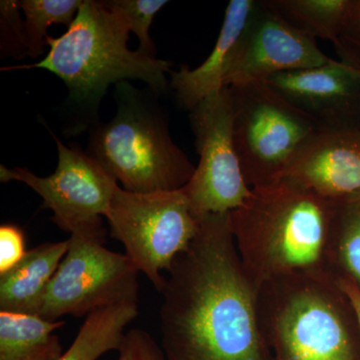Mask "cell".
<instances>
[{"label":"cell","mask_w":360,"mask_h":360,"mask_svg":"<svg viewBox=\"0 0 360 360\" xmlns=\"http://www.w3.org/2000/svg\"><path fill=\"white\" fill-rule=\"evenodd\" d=\"M167 274L160 292L165 360H272L231 212L200 219L195 238Z\"/></svg>","instance_id":"cell-1"},{"label":"cell","mask_w":360,"mask_h":360,"mask_svg":"<svg viewBox=\"0 0 360 360\" xmlns=\"http://www.w3.org/2000/svg\"><path fill=\"white\" fill-rule=\"evenodd\" d=\"M335 210V201L293 180L251 188L248 200L231 212V222L239 257L255 285L290 274L331 276Z\"/></svg>","instance_id":"cell-2"},{"label":"cell","mask_w":360,"mask_h":360,"mask_svg":"<svg viewBox=\"0 0 360 360\" xmlns=\"http://www.w3.org/2000/svg\"><path fill=\"white\" fill-rule=\"evenodd\" d=\"M129 27L124 15L108 1L84 0L68 30L47 37L49 51L32 65L7 70H49L65 82L70 101L94 115L111 84L127 79L141 80L153 91L167 87L172 61L146 56L127 47Z\"/></svg>","instance_id":"cell-3"},{"label":"cell","mask_w":360,"mask_h":360,"mask_svg":"<svg viewBox=\"0 0 360 360\" xmlns=\"http://www.w3.org/2000/svg\"><path fill=\"white\" fill-rule=\"evenodd\" d=\"M257 311L272 360H360L356 314L329 274L266 281L258 288Z\"/></svg>","instance_id":"cell-4"},{"label":"cell","mask_w":360,"mask_h":360,"mask_svg":"<svg viewBox=\"0 0 360 360\" xmlns=\"http://www.w3.org/2000/svg\"><path fill=\"white\" fill-rule=\"evenodd\" d=\"M116 92L117 112L91 130L87 155L130 193L184 188L196 167L172 141L165 118L129 82Z\"/></svg>","instance_id":"cell-5"},{"label":"cell","mask_w":360,"mask_h":360,"mask_svg":"<svg viewBox=\"0 0 360 360\" xmlns=\"http://www.w3.org/2000/svg\"><path fill=\"white\" fill-rule=\"evenodd\" d=\"M233 99L234 146L250 188L281 181L303 148L321 130L266 82L229 86Z\"/></svg>","instance_id":"cell-6"},{"label":"cell","mask_w":360,"mask_h":360,"mask_svg":"<svg viewBox=\"0 0 360 360\" xmlns=\"http://www.w3.org/2000/svg\"><path fill=\"white\" fill-rule=\"evenodd\" d=\"M104 227L71 233L68 252L45 291L37 316L58 321L97 309L137 303L139 270L127 255L104 248Z\"/></svg>","instance_id":"cell-7"},{"label":"cell","mask_w":360,"mask_h":360,"mask_svg":"<svg viewBox=\"0 0 360 360\" xmlns=\"http://www.w3.org/2000/svg\"><path fill=\"white\" fill-rule=\"evenodd\" d=\"M105 219L113 238L124 245L136 269L161 292L175 258L200 231L184 191L135 193L118 186Z\"/></svg>","instance_id":"cell-8"},{"label":"cell","mask_w":360,"mask_h":360,"mask_svg":"<svg viewBox=\"0 0 360 360\" xmlns=\"http://www.w3.org/2000/svg\"><path fill=\"white\" fill-rule=\"evenodd\" d=\"M233 122L229 87L206 97L191 110L200 160L182 191L198 221L212 213L233 212L250 196L234 146Z\"/></svg>","instance_id":"cell-9"},{"label":"cell","mask_w":360,"mask_h":360,"mask_svg":"<svg viewBox=\"0 0 360 360\" xmlns=\"http://www.w3.org/2000/svg\"><path fill=\"white\" fill-rule=\"evenodd\" d=\"M58 144V163L54 174L35 175L27 168L0 165L1 182L20 181L33 189L44 200L42 207L53 212L52 221L63 231L77 232L103 227L117 187L115 177L96 160L77 148Z\"/></svg>","instance_id":"cell-10"},{"label":"cell","mask_w":360,"mask_h":360,"mask_svg":"<svg viewBox=\"0 0 360 360\" xmlns=\"http://www.w3.org/2000/svg\"><path fill=\"white\" fill-rule=\"evenodd\" d=\"M333 60L316 40L290 25L266 0H257L224 84L265 82L279 73L317 68Z\"/></svg>","instance_id":"cell-11"},{"label":"cell","mask_w":360,"mask_h":360,"mask_svg":"<svg viewBox=\"0 0 360 360\" xmlns=\"http://www.w3.org/2000/svg\"><path fill=\"white\" fill-rule=\"evenodd\" d=\"M264 82L309 115L321 131L360 130L359 68L333 60L279 73Z\"/></svg>","instance_id":"cell-12"},{"label":"cell","mask_w":360,"mask_h":360,"mask_svg":"<svg viewBox=\"0 0 360 360\" xmlns=\"http://www.w3.org/2000/svg\"><path fill=\"white\" fill-rule=\"evenodd\" d=\"M284 179L328 200L360 198V130L321 131L297 155Z\"/></svg>","instance_id":"cell-13"},{"label":"cell","mask_w":360,"mask_h":360,"mask_svg":"<svg viewBox=\"0 0 360 360\" xmlns=\"http://www.w3.org/2000/svg\"><path fill=\"white\" fill-rule=\"evenodd\" d=\"M257 0H231L225 11L224 23L212 51L194 70L181 68L172 71V87L182 108L193 110L200 101L225 87L243 33Z\"/></svg>","instance_id":"cell-14"},{"label":"cell","mask_w":360,"mask_h":360,"mask_svg":"<svg viewBox=\"0 0 360 360\" xmlns=\"http://www.w3.org/2000/svg\"><path fill=\"white\" fill-rule=\"evenodd\" d=\"M70 240L46 243L27 251L20 264L0 276V309L37 315L45 291L63 262Z\"/></svg>","instance_id":"cell-15"},{"label":"cell","mask_w":360,"mask_h":360,"mask_svg":"<svg viewBox=\"0 0 360 360\" xmlns=\"http://www.w3.org/2000/svg\"><path fill=\"white\" fill-rule=\"evenodd\" d=\"M65 321L0 311V360H58L65 354L56 329Z\"/></svg>","instance_id":"cell-16"},{"label":"cell","mask_w":360,"mask_h":360,"mask_svg":"<svg viewBox=\"0 0 360 360\" xmlns=\"http://www.w3.org/2000/svg\"><path fill=\"white\" fill-rule=\"evenodd\" d=\"M139 314L137 303L103 307L87 315L71 347L58 360H97L120 350L124 328Z\"/></svg>","instance_id":"cell-17"},{"label":"cell","mask_w":360,"mask_h":360,"mask_svg":"<svg viewBox=\"0 0 360 360\" xmlns=\"http://www.w3.org/2000/svg\"><path fill=\"white\" fill-rule=\"evenodd\" d=\"M296 30L316 40L335 44L352 0H266Z\"/></svg>","instance_id":"cell-18"},{"label":"cell","mask_w":360,"mask_h":360,"mask_svg":"<svg viewBox=\"0 0 360 360\" xmlns=\"http://www.w3.org/2000/svg\"><path fill=\"white\" fill-rule=\"evenodd\" d=\"M328 265L331 276L352 281L360 290V198L335 201Z\"/></svg>","instance_id":"cell-19"},{"label":"cell","mask_w":360,"mask_h":360,"mask_svg":"<svg viewBox=\"0 0 360 360\" xmlns=\"http://www.w3.org/2000/svg\"><path fill=\"white\" fill-rule=\"evenodd\" d=\"M84 0H21L25 13L28 56L37 59L44 56L49 37L47 30L52 25L70 26L75 20Z\"/></svg>","instance_id":"cell-20"},{"label":"cell","mask_w":360,"mask_h":360,"mask_svg":"<svg viewBox=\"0 0 360 360\" xmlns=\"http://www.w3.org/2000/svg\"><path fill=\"white\" fill-rule=\"evenodd\" d=\"M110 6L120 11L127 21L130 32L139 41V51L155 58L156 49L150 39L149 30L158 11L167 6V0H110Z\"/></svg>","instance_id":"cell-21"},{"label":"cell","mask_w":360,"mask_h":360,"mask_svg":"<svg viewBox=\"0 0 360 360\" xmlns=\"http://www.w3.org/2000/svg\"><path fill=\"white\" fill-rule=\"evenodd\" d=\"M0 52L1 58L28 56L25 20H21L20 4L15 0L0 2Z\"/></svg>","instance_id":"cell-22"},{"label":"cell","mask_w":360,"mask_h":360,"mask_svg":"<svg viewBox=\"0 0 360 360\" xmlns=\"http://www.w3.org/2000/svg\"><path fill=\"white\" fill-rule=\"evenodd\" d=\"M343 63L360 70V0H352L345 25L335 44Z\"/></svg>","instance_id":"cell-23"},{"label":"cell","mask_w":360,"mask_h":360,"mask_svg":"<svg viewBox=\"0 0 360 360\" xmlns=\"http://www.w3.org/2000/svg\"><path fill=\"white\" fill-rule=\"evenodd\" d=\"M118 352V360H165L161 345L142 329L127 331Z\"/></svg>","instance_id":"cell-24"},{"label":"cell","mask_w":360,"mask_h":360,"mask_svg":"<svg viewBox=\"0 0 360 360\" xmlns=\"http://www.w3.org/2000/svg\"><path fill=\"white\" fill-rule=\"evenodd\" d=\"M26 252L22 229L14 224H2L0 227V276L20 264Z\"/></svg>","instance_id":"cell-25"},{"label":"cell","mask_w":360,"mask_h":360,"mask_svg":"<svg viewBox=\"0 0 360 360\" xmlns=\"http://www.w3.org/2000/svg\"><path fill=\"white\" fill-rule=\"evenodd\" d=\"M343 291L347 293V297L349 298L354 307L355 314H356L357 321H359L360 328V290L356 285L347 279H340L338 281Z\"/></svg>","instance_id":"cell-26"}]
</instances>
